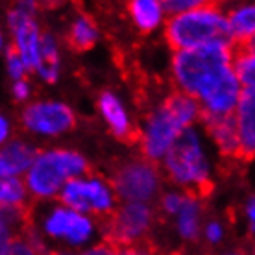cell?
I'll return each instance as SVG.
<instances>
[{"mask_svg": "<svg viewBox=\"0 0 255 255\" xmlns=\"http://www.w3.org/2000/svg\"><path fill=\"white\" fill-rule=\"evenodd\" d=\"M20 124L37 137H59L76 124V115L69 104L59 100H35L20 113Z\"/></svg>", "mask_w": 255, "mask_h": 255, "instance_id": "10", "label": "cell"}, {"mask_svg": "<svg viewBox=\"0 0 255 255\" xmlns=\"http://www.w3.org/2000/svg\"><path fill=\"white\" fill-rule=\"evenodd\" d=\"M2 50H4V33L0 32V54H2Z\"/></svg>", "mask_w": 255, "mask_h": 255, "instance_id": "36", "label": "cell"}, {"mask_svg": "<svg viewBox=\"0 0 255 255\" xmlns=\"http://www.w3.org/2000/svg\"><path fill=\"white\" fill-rule=\"evenodd\" d=\"M6 22L13 35V50L19 54L30 72H35L41 58V28L37 22V4L17 2L6 13Z\"/></svg>", "mask_w": 255, "mask_h": 255, "instance_id": "8", "label": "cell"}, {"mask_svg": "<svg viewBox=\"0 0 255 255\" xmlns=\"http://www.w3.org/2000/svg\"><path fill=\"white\" fill-rule=\"evenodd\" d=\"M48 255H76L74 252H63V250H58V252H48Z\"/></svg>", "mask_w": 255, "mask_h": 255, "instance_id": "35", "label": "cell"}, {"mask_svg": "<svg viewBox=\"0 0 255 255\" xmlns=\"http://www.w3.org/2000/svg\"><path fill=\"white\" fill-rule=\"evenodd\" d=\"M176 231L183 241H196L202 233V202L196 194L187 192L185 202L176 215Z\"/></svg>", "mask_w": 255, "mask_h": 255, "instance_id": "18", "label": "cell"}, {"mask_svg": "<svg viewBox=\"0 0 255 255\" xmlns=\"http://www.w3.org/2000/svg\"><path fill=\"white\" fill-rule=\"evenodd\" d=\"M163 170L174 185L183 189V192L202 191L211 183L213 165L209 159L205 137L196 126L183 129L172 148L161 161Z\"/></svg>", "mask_w": 255, "mask_h": 255, "instance_id": "4", "label": "cell"}, {"mask_svg": "<svg viewBox=\"0 0 255 255\" xmlns=\"http://www.w3.org/2000/svg\"><path fill=\"white\" fill-rule=\"evenodd\" d=\"M233 50L231 43H215L196 50L176 52L172 58L176 91L189 95L198 104L207 100L233 76Z\"/></svg>", "mask_w": 255, "mask_h": 255, "instance_id": "1", "label": "cell"}, {"mask_svg": "<svg viewBox=\"0 0 255 255\" xmlns=\"http://www.w3.org/2000/svg\"><path fill=\"white\" fill-rule=\"evenodd\" d=\"M165 37L176 52L196 50L215 43H231L226 13L207 2L185 13L166 17Z\"/></svg>", "mask_w": 255, "mask_h": 255, "instance_id": "3", "label": "cell"}, {"mask_svg": "<svg viewBox=\"0 0 255 255\" xmlns=\"http://www.w3.org/2000/svg\"><path fill=\"white\" fill-rule=\"evenodd\" d=\"M7 255H43V254L33 248L24 237H17V239L13 241L11 250H9V254Z\"/></svg>", "mask_w": 255, "mask_h": 255, "instance_id": "31", "label": "cell"}, {"mask_svg": "<svg viewBox=\"0 0 255 255\" xmlns=\"http://www.w3.org/2000/svg\"><path fill=\"white\" fill-rule=\"evenodd\" d=\"M228 33L233 46L254 45L255 37V7L254 4H243L226 13Z\"/></svg>", "mask_w": 255, "mask_h": 255, "instance_id": "15", "label": "cell"}, {"mask_svg": "<svg viewBox=\"0 0 255 255\" xmlns=\"http://www.w3.org/2000/svg\"><path fill=\"white\" fill-rule=\"evenodd\" d=\"M226 255H243V254H226Z\"/></svg>", "mask_w": 255, "mask_h": 255, "instance_id": "37", "label": "cell"}, {"mask_svg": "<svg viewBox=\"0 0 255 255\" xmlns=\"http://www.w3.org/2000/svg\"><path fill=\"white\" fill-rule=\"evenodd\" d=\"M76 255H128V250L111 243H95L89 248L78 252Z\"/></svg>", "mask_w": 255, "mask_h": 255, "instance_id": "27", "label": "cell"}, {"mask_svg": "<svg viewBox=\"0 0 255 255\" xmlns=\"http://www.w3.org/2000/svg\"><path fill=\"white\" fill-rule=\"evenodd\" d=\"M100 37L98 26L95 19L89 17L87 13H78L74 19L70 20L67 41L74 50H89L91 46L96 45V41Z\"/></svg>", "mask_w": 255, "mask_h": 255, "instance_id": "20", "label": "cell"}, {"mask_svg": "<svg viewBox=\"0 0 255 255\" xmlns=\"http://www.w3.org/2000/svg\"><path fill=\"white\" fill-rule=\"evenodd\" d=\"M6 72L7 76L11 78L13 82H19V80H26V76H28V67L24 65V61L19 58V54L13 50V48H9L6 54Z\"/></svg>", "mask_w": 255, "mask_h": 255, "instance_id": "25", "label": "cell"}, {"mask_svg": "<svg viewBox=\"0 0 255 255\" xmlns=\"http://www.w3.org/2000/svg\"><path fill=\"white\" fill-rule=\"evenodd\" d=\"M58 200L67 209L93 218L111 217L119 205L117 194L108 179L89 174L65 183L58 194Z\"/></svg>", "mask_w": 255, "mask_h": 255, "instance_id": "6", "label": "cell"}, {"mask_svg": "<svg viewBox=\"0 0 255 255\" xmlns=\"http://www.w3.org/2000/svg\"><path fill=\"white\" fill-rule=\"evenodd\" d=\"M185 196H187V192L179 191V189H174V191L165 192L159 200L163 213L168 215V217H176V215H178V211L181 209L183 202H185Z\"/></svg>", "mask_w": 255, "mask_h": 255, "instance_id": "24", "label": "cell"}, {"mask_svg": "<svg viewBox=\"0 0 255 255\" xmlns=\"http://www.w3.org/2000/svg\"><path fill=\"white\" fill-rule=\"evenodd\" d=\"M85 174H89V163L83 153L69 148H50L37 152L22 181L30 198L50 202L58 198L65 183Z\"/></svg>", "mask_w": 255, "mask_h": 255, "instance_id": "2", "label": "cell"}, {"mask_svg": "<svg viewBox=\"0 0 255 255\" xmlns=\"http://www.w3.org/2000/svg\"><path fill=\"white\" fill-rule=\"evenodd\" d=\"M204 237L205 241L211 244H220L224 241V235H226V230H224L222 222L218 220H209V222L204 226Z\"/></svg>", "mask_w": 255, "mask_h": 255, "instance_id": "28", "label": "cell"}, {"mask_svg": "<svg viewBox=\"0 0 255 255\" xmlns=\"http://www.w3.org/2000/svg\"><path fill=\"white\" fill-rule=\"evenodd\" d=\"M209 139L222 155H239V137L233 115L218 119H200Z\"/></svg>", "mask_w": 255, "mask_h": 255, "instance_id": "16", "label": "cell"}, {"mask_svg": "<svg viewBox=\"0 0 255 255\" xmlns=\"http://www.w3.org/2000/svg\"><path fill=\"white\" fill-rule=\"evenodd\" d=\"M11 95L17 102H28V100H30V96H32V83L28 82V80L13 82Z\"/></svg>", "mask_w": 255, "mask_h": 255, "instance_id": "30", "label": "cell"}, {"mask_svg": "<svg viewBox=\"0 0 255 255\" xmlns=\"http://www.w3.org/2000/svg\"><path fill=\"white\" fill-rule=\"evenodd\" d=\"M98 111L104 122L108 124L109 131L119 137V139H129L133 135V122L128 113L126 106L122 104L117 93L113 91H104L98 96Z\"/></svg>", "mask_w": 255, "mask_h": 255, "instance_id": "14", "label": "cell"}, {"mask_svg": "<svg viewBox=\"0 0 255 255\" xmlns=\"http://www.w3.org/2000/svg\"><path fill=\"white\" fill-rule=\"evenodd\" d=\"M239 137V155L252 159L255 153V89H243L233 113Z\"/></svg>", "mask_w": 255, "mask_h": 255, "instance_id": "12", "label": "cell"}, {"mask_svg": "<svg viewBox=\"0 0 255 255\" xmlns=\"http://www.w3.org/2000/svg\"><path fill=\"white\" fill-rule=\"evenodd\" d=\"M45 243H61L69 250H85L95 244L98 226L95 218L67 209L61 204L45 202L33 217V228Z\"/></svg>", "mask_w": 255, "mask_h": 255, "instance_id": "5", "label": "cell"}, {"mask_svg": "<svg viewBox=\"0 0 255 255\" xmlns=\"http://www.w3.org/2000/svg\"><path fill=\"white\" fill-rule=\"evenodd\" d=\"M202 4V0H161V6L165 15L172 17V15H179V13H185L192 7H196Z\"/></svg>", "mask_w": 255, "mask_h": 255, "instance_id": "26", "label": "cell"}, {"mask_svg": "<svg viewBox=\"0 0 255 255\" xmlns=\"http://www.w3.org/2000/svg\"><path fill=\"white\" fill-rule=\"evenodd\" d=\"M168 108V111L172 113L181 126L192 128L200 122V117H202V109H200V104L191 98L185 93H179V91H174L172 95H168L163 102Z\"/></svg>", "mask_w": 255, "mask_h": 255, "instance_id": "21", "label": "cell"}, {"mask_svg": "<svg viewBox=\"0 0 255 255\" xmlns=\"http://www.w3.org/2000/svg\"><path fill=\"white\" fill-rule=\"evenodd\" d=\"M231 69L243 89H255V54L254 45L235 46Z\"/></svg>", "mask_w": 255, "mask_h": 255, "instance_id": "22", "label": "cell"}, {"mask_svg": "<svg viewBox=\"0 0 255 255\" xmlns=\"http://www.w3.org/2000/svg\"><path fill=\"white\" fill-rule=\"evenodd\" d=\"M161 170L146 159L124 161L111 181L117 200H122V204H152L161 192Z\"/></svg>", "mask_w": 255, "mask_h": 255, "instance_id": "7", "label": "cell"}, {"mask_svg": "<svg viewBox=\"0 0 255 255\" xmlns=\"http://www.w3.org/2000/svg\"><path fill=\"white\" fill-rule=\"evenodd\" d=\"M128 250V255H153L150 250H144V248H126Z\"/></svg>", "mask_w": 255, "mask_h": 255, "instance_id": "34", "label": "cell"}, {"mask_svg": "<svg viewBox=\"0 0 255 255\" xmlns=\"http://www.w3.org/2000/svg\"><path fill=\"white\" fill-rule=\"evenodd\" d=\"M128 13L140 32H153L166 20L161 0H131L128 4Z\"/></svg>", "mask_w": 255, "mask_h": 255, "instance_id": "19", "label": "cell"}, {"mask_svg": "<svg viewBox=\"0 0 255 255\" xmlns=\"http://www.w3.org/2000/svg\"><path fill=\"white\" fill-rule=\"evenodd\" d=\"M244 215L248 218V224H250V231L255 230V200L254 198H250L246 205H244Z\"/></svg>", "mask_w": 255, "mask_h": 255, "instance_id": "33", "label": "cell"}, {"mask_svg": "<svg viewBox=\"0 0 255 255\" xmlns=\"http://www.w3.org/2000/svg\"><path fill=\"white\" fill-rule=\"evenodd\" d=\"M41 58H39V67L35 69L41 80L48 85L56 83L61 74V52H59L58 39L54 37L50 32H43L41 35Z\"/></svg>", "mask_w": 255, "mask_h": 255, "instance_id": "17", "label": "cell"}, {"mask_svg": "<svg viewBox=\"0 0 255 255\" xmlns=\"http://www.w3.org/2000/svg\"><path fill=\"white\" fill-rule=\"evenodd\" d=\"M28 200L22 178H0V209H24Z\"/></svg>", "mask_w": 255, "mask_h": 255, "instance_id": "23", "label": "cell"}, {"mask_svg": "<svg viewBox=\"0 0 255 255\" xmlns=\"http://www.w3.org/2000/svg\"><path fill=\"white\" fill-rule=\"evenodd\" d=\"M17 237H15V230L9 228L2 218H0V255H7L11 250V244Z\"/></svg>", "mask_w": 255, "mask_h": 255, "instance_id": "29", "label": "cell"}, {"mask_svg": "<svg viewBox=\"0 0 255 255\" xmlns=\"http://www.w3.org/2000/svg\"><path fill=\"white\" fill-rule=\"evenodd\" d=\"M11 133H13V126L9 119L4 115H0V146H4L6 142L11 140Z\"/></svg>", "mask_w": 255, "mask_h": 255, "instance_id": "32", "label": "cell"}, {"mask_svg": "<svg viewBox=\"0 0 255 255\" xmlns=\"http://www.w3.org/2000/svg\"><path fill=\"white\" fill-rule=\"evenodd\" d=\"M185 128L168 111L165 104H159L142 122L140 128V152L142 159L157 165Z\"/></svg>", "mask_w": 255, "mask_h": 255, "instance_id": "9", "label": "cell"}, {"mask_svg": "<svg viewBox=\"0 0 255 255\" xmlns=\"http://www.w3.org/2000/svg\"><path fill=\"white\" fill-rule=\"evenodd\" d=\"M37 148L22 139L0 146V178H22L37 155Z\"/></svg>", "mask_w": 255, "mask_h": 255, "instance_id": "13", "label": "cell"}, {"mask_svg": "<svg viewBox=\"0 0 255 255\" xmlns=\"http://www.w3.org/2000/svg\"><path fill=\"white\" fill-rule=\"evenodd\" d=\"M152 224L153 209L150 204L117 205L106 228L109 237L108 243L121 248H131L148 235V231L152 230Z\"/></svg>", "mask_w": 255, "mask_h": 255, "instance_id": "11", "label": "cell"}]
</instances>
